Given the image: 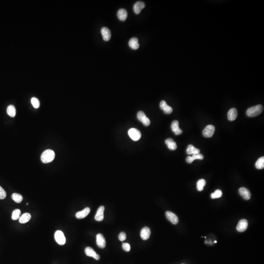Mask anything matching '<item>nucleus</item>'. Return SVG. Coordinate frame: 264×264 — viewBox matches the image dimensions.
Here are the masks:
<instances>
[{
  "instance_id": "f257e3e1",
  "label": "nucleus",
  "mask_w": 264,
  "mask_h": 264,
  "mask_svg": "<svg viewBox=\"0 0 264 264\" xmlns=\"http://www.w3.org/2000/svg\"><path fill=\"white\" fill-rule=\"evenodd\" d=\"M55 153L52 150L48 149L45 151L42 154L41 159L43 163H50L54 159Z\"/></svg>"
},
{
  "instance_id": "f03ea898",
  "label": "nucleus",
  "mask_w": 264,
  "mask_h": 264,
  "mask_svg": "<svg viewBox=\"0 0 264 264\" xmlns=\"http://www.w3.org/2000/svg\"><path fill=\"white\" fill-rule=\"evenodd\" d=\"M263 111V107L262 105L259 104L249 108L246 111V113L249 117H254L261 114Z\"/></svg>"
},
{
  "instance_id": "7ed1b4c3",
  "label": "nucleus",
  "mask_w": 264,
  "mask_h": 264,
  "mask_svg": "<svg viewBox=\"0 0 264 264\" xmlns=\"http://www.w3.org/2000/svg\"><path fill=\"white\" fill-rule=\"evenodd\" d=\"M56 242L60 245H64L66 243V238L62 231L57 230L54 234Z\"/></svg>"
},
{
  "instance_id": "20e7f679",
  "label": "nucleus",
  "mask_w": 264,
  "mask_h": 264,
  "mask_svg": "<svg viewBox=\"0 0 264 264\" xmlns=\"http://www.w3.org/2000/svg\"><path fill=\"white\" fill-rule=\"evenodd\" d=\"M128 135L132 140L134 141H137L141 138V133L136 128L130 129L128 131Z\"/></svg>"
},
{
  "instance_id": "39448f33",
  "label": "nucleus",
  "mask_w": 264,
  "mask_h": 264,
  "mask_svg": "<svg viewBox=\"0 0 264 264\" xmlns=\"http://www.w3.org/2000/svg\"><path fill=\"white\" fill-rule=\"evenodd\" d=\"M137 118L140 121L143 123L144 126H148L150 124V120L147 117L143 111H139L137 113Z\"/></svg>"
},
{
  "instance_id": "423d86ee",
  "label": "nucleus",
  "mask_w": 264,
  "mask_h": 264,
  "mask_svg": "<svg viewBox=\"0 0 264 264\" xmlns=\"http://www.w3.org/2000/svg\"><path fill=\"white\" fill-rule=\"evenodd\" d=\"M215 128L212 125H209L203 130V134L205 137H211L214 134Z\"/></svg>"
},
{
  "instance_id": "0eeeda50",
  "label": "nucleus",
  "mask_w": 264,
  "mask_h": 264,
  "mask_svg": "<svg viewBox=\"0 0 264 264\" xmlns=\"http://www.w3.org/2000/svg\"><path fill=\"white\" fill-rule=\"evenodd\" d=\"M165 215L168 220L173 224L176 225L178 223V217L174 213L169 211H167L165 213Z\"/></svg>"
},
{
  "instance_id": "6e6552de",
  "label": "nucleus",
  "mask_w": 264,
  "mask_h": 264,
  "mask_svg": "<svg viewBox=\"0 0 264 264\" xmlns=\"http://www.w3.org/2000/svg\"><path fill=\"white\" fill-rule=\"evenodd\" d=\"M248 222L246 219L241 220L237 225L236 229L239 232H242L246 230L248 228Z\"/></svg>"
},
{
  "instance_id": "1a4fd4ad",
  "label": "nucleus",
  "mask_w": 264,
  "mask_h": 264,
  "mask_svg": "<svg viewBox=\"0 0 264 264\" xmlns=\"http://www.w3.org/2000/svg\"><path fill=\"white\" fill-rule=\"evenodd\" d=\"M97 244L98 247L101 249H104L106 246V240L103 235L99 233L97 235Z\"/></svg>"
},
{
  "instance_id": "9d476101",
  "label": "nucleus",
  "mask_w": 264,
  "mask_h": 264,
  "mask_svg": "<svg viewBox=\"0 0 264 264\" xmlns=\"http://www.w3.org/2000/svg\"><path fill=\"white\" fill-rule=\"evenodd\" d=\"M85 252L86 255L89 257H93L96 260H98L100 259V256L96 253L94 249L91 247H87L85 249Z\"/></svg>"
},
{
  "instance_id": "9b49d317",
  "label": "nucleus",
  "mask_w": 264,
  "mask_h": 264,
  "mask_svg": "<svg viewBox=\"0 0 264 264\" xmlns=\"http://www.w3.org/2000/svg\"><path fill=\"white\" fill-rule=\"evenodd\" d=\"M145 4L144 2L138 1L136 2L133 6V10L136 14H140L141 10L145 7Z\"/></svg>"
},
{
  "instance_id": "f8f14e48",
  "label": "nucleus",
  "mask_w": 264,
  "mask_h": 264,
  "mask_svg": "<svg viewBox=\"0 0 264 264\" xmlns=\"http://www.w3.org/2000/svg\"><path fill=\"white\" fill-rule=\"evenodd\" d=\"M101 34L102 35L103 39L105 41H108L111 39V31L108 28L103 27L101 29Z\"/></svg>"
},
{
  "instance_id": "ddd939ff",
  "label": "nucleus",
  "mask_w": 264,
  "mask_h": 264,
  "mask_svg": "<svg viewBox=\"0 0 264 264\" xmlns=\"http://www.w3.org/2000/svg\"><path fill=\"white\" fill-rule=\"evenodd\" d=\"M239 192L241 196L246 200H249L251 198V193L247 188L241 187L239 190Z\"/></svg>"
},
{
  "instance_id": "4468645a",
  "label": "nucleus",
  "mask_w": 264,
  "mask_h": 264,
  "mask_svg": "<svg viewBox=\"0 0 264 264\" xmlns=\"http://www.w3.org/2000/svg\"><path fill=\"white\" fill-rule=\"evenodd\" d=\"M150 235H151V230L148 227H144L141 230L140 236L142 239L143 240H147L149 238Z\"/></svg>"
},
{
  "instance_id": "2eb2a0df",
  "label": "nucleus",
  "mask_w": 264,
  "mask_h": 264,
  "mask_svg": "<svg viewBox=\"0 0 264 264\" xmlns=\"http://www.w3.org/2000/svg\"><path fill=\"white\" fill-rule=\"evenodd\" d=\"M159 107H160V109L162 110L164 113L166 114H170L173 112L172 108L168 106L165 100H162L160 102Z\"/></svg>"
},
{
  "instance_id": "dca6fc26",
  "label": "nucleus",
  "mask_w": 264,
  "mask_h": 264,
  "mask_svg": "<svg viewBox=\"0 0 264 264\" xmlns=\"http://www.w3.org/2000/svg\"><path fill=\"white\" fill-rule=\"evenodd\" d=\"M105 210V208L104 206H100L98 208V210L97 211V214L95 216V219L96 221L98 222H101L103 221L104 219V212Z\"/></svg>"
},
{
  "instance_id": "f3484780",
  "label": "nucleus",
  "mask_w": 264,
  "mask_h": 264,
  "mask_svg": "<svg viewBox=\"0 0 264 264\" xmlns=\"http://www.w3.org/2000/svg\"><path fill=\"white\" fill-rule=\"evenodd\" d=\"M238 116V112L236 108H231L228 111L227 113V118L230 121H233L236 119Z\"/></svg>"
},
{
  "instance_id": "a211bd4d",
  "label": "nucleus",
  "mask_w": 264,
  "mask_h": 264,
  "mask_svg": "<svg viewBox=\"0 0 264 264\" xmlns=\"http://www.w3.org/2000/svg\"><path fill=\"white\" fill-rule=\"evenodd\" d=\"M117 15L119 19L122 21H124L127 18L128 13L126 10L121 8L118 10Z\"/></svg>"
},
{
  "instance_id": "6ab92c4d",
  "label": "nucleus",
  "mask_w": 264,
  "mask_h": 264,
  "mask_svg": "<svg viewBox=\"0 0 264 264\" xmlns=\"http://www.w3.org/2000/svg\"><path fill=\"white\" fill-rule=\"evenodd\" d=\"M90 208H86L82 210L81 211L78 212L76 213L75 216L76 218L79 219H81L84 218L86 216H88V215L90 213Z\"/></svg>"
},
{
  "instance_id": "aec40b11",
  "label": "nucleus",
  "mask_w": 264,
  "mask_h": 264,
  "mask_svg": "<svg viewBox=\"0 0 264 264\" xmlns=\"http://www.w3.org/2000/svg\"><path fill=\"white\" fill-rule=\"evenodd\" d=\"M129 46L133 50H137L140 47L138 39L136 37L132 38L129 42Z\"/></svg>"
},
{
  "instance_id": "412c9836",
  "label": "nucleus",
  "mask_w": 264,
  "mask_h": 264,
  "mask_svg": "<svg viewBox=\"0 0 264 264\" xmlns=\"http://www.w3.org/2000/svg\"><path fill=\"white\" fill-rule=\"evenodd\" d=\"M165 144L167 146L168 148L171 150H175L177 149V144L172 138H169L166 139L165 140Z\"/></svg>"
},
{
  "instance_id": "4be33fe9",
  "label": "nucleus",
  "mask_w": 264,
  "mask_h": 264,
  "mask_svg": "<svg viewBox=\"0 0 264 264\" xmlns=\"http://www.w3.org/2000/svg\"><path fill=\"white\" fill-rule=\"evenodd\" d=\"M200 150L198 149L197 148H195L193 145H189L187 147L186 149V153L188 154V155H194V154H197L200 153Z\"/></svg>"
},
{
  "instance_id": "5701e85b",
  "label": "nucleus",
  "mask_w": 264,
  "mask_h": 264,
  "mask_svg": "<svg viewBox=\"0 0 264 264\" xmlns=\"http://www.w3.org/2000/svg\"><path fill=\"white\" fill-rule=\"evenodd\" d=\"M31 215L29 213H24L20 217L19 222L21 224H25L31 220Z\"/></svg>"
},
{
  "instance_id": "b1692460",
  "label": "nucleus",
  "mask_w": 264,
  "mask_h": 264,
  "mask_svg": "<svg viewBox=\"0 0 264 264\" xmlns=\"http://www.w3.org/2000/svg\"><path fill=\"white\" fill-rule=\"evenodd\" d=\"M7 113L12 118L15 116L16 111L15 107L13 105H10L7 107Z\"/></svg>"
},
{
  "instance_id": "393cba45",
  "label": "nucleus",
  "mask_w": 264,
  "mask_h": 264,
  "mask_svg": "<svg viewBox=\"0 0 264 264\" xmlns=\"http://www.w3.org/2000/svg\"><path fill=\"white\" fill-rule=\"evenodd\" d=\"M205 184L206 181L204 179H200L197 183V189L199 191H203Z\"/></svg>"
},
{
  "instance_id": "a878e982",
  "label": "nucleus",
  "mask_w": 264,
  "mask_h": 264,
  "mask_svg": "<svg viewBox=\"0 0 264 264\" xmlns=\"http://www.w3.org/2000/svg\"><path fill=\"white\" fill-rule=\"evenodd\" d=\"M255 167L258 169H262L264 168V157L259 158L255 163Z\"/></svg>"
},
{
  "instance_id": "bb28decb",
  "label": "nucleus",
  "mask_w": 264,
  "mask_h": 264,
  "mask_svg": "<svg viewBox=\"0 0 264 264\" xmlns=\"http://www.w3.org/2000/svg\"><path fill=\"white\" fill-rule=\"evenodd\" d=\"M12 199L16 203H20L23 200V197L19 194L13 193L12 195Z\"/></svg>"
},
{
  "instance_id": "cd10ccee",
  "label": "nucleus",
  "mask_w": 264,
  "mask_h": 264,
  "mask_svg": "<svg viewBox=\"0 0 264 264\" xmlns=\"http://www.w3.org/2000/svg\"><path fill=\"white\" fill-rule=\"evenodd\" d=\"M21 211L19 209L14 210L12 214V219L13 220H17L19 219L20 216L21 215Z\"/></svg>"
},
{
  "instance_id": "c85d7f7f",
  "label": "nucleus",
  "mask_w": 264,
  "mask_h": 264,
  "mask_svg": "<svg viewBox=\"0 0 264 264\" xmlns=\"http://www.w3.org/2000/svg\"><path fill=\"white\" fill-rule=\"evenodd\" d=\"M222 195H223V193H222V191L221 190H216V191H215L214 193L211 194V197L212 199H217V198L221 197Z\"/></svg>"
},
{
  "instance_id": "c756f323",
  "label": "nucleus",
  "mask_w": 264,
  "mask_h": 264,
  "mask_svg": "<svg viewBox=\"0 0 264 264\" xmlns=\"http://www.w3.org/2000/svg\"><path fill=\"white\" fill-rule=\"evenodd\" d=\"M172 130L174 133H175L177 131L180 129L179 127V122L178 120H174L172 123L171 126Z\"/></svg>"
},
{
  "instance_id": "7c9ffc66",
  "label": "nucleus",
  "mask_w": 264,
  "mask_h": 264,
  "mask_svg": "<svg viewBox=\"0 0 264 264\" xmlns=\"http://www.w3.org/2000/svg\"><path fill=\"white\" fill-rule=\"evenodd\" d=\"M31 102L32 106L35 109H37L40 107V102H39V100L36 97H32L31 99Z\"/></svg>"
},
{
  "instance_id": "2f4dec72",
  "label": "nucleus",
  "mask_w": 264,
  "mask_h": 264,
  "mask_svg": "<svg viewBox=\"0 0 264 264\" xmlns=\"http://www.w3.org/2000/svg\"><path fill=\"white\" fill-rule=\"evenodd\" d=\"M191 158H192V161L193 162L194 160H196V159H201V160L203 159L204 156L201 154L199 153L192 155Z\"/></svg>"
},
{
  "instance_id": "473e14b6",
  "label": "nucleus",
  "mask_w": 264,
  "mask_h": 264,
  "mask_svg": "<svg viewBox=\"0 0 264 264\" xmlns=\"http://www.w3.org/2000/svg\"><path fill=\"white\" fill-rule=\"evenodd\" d=\"M7 196V193L4 189L0 186V199H4Z\"/></svg>"
},
{
  "instance_id": "72a5a7b5",
  "label": "nucleus",
  "mask_w": 264,
  "mask_h": 264,
  "mask_svg": "<svg viewBox=\"0 0 264 264\" xmlns=\"http://www.w3.org/2000/svg\"><path fill=\"white\" fill-rule=\"evenodd\" d=\"M122 248H123V250H124L125 251L127 252H129L131 249L130 244L126 243L122 244Z\"/></svg>"
},
{
  "instance_id": "f704fd0d",
  "label": "nucleus",
  "mask_w": 264,
  "mask_h": 264,
  "mask_svg": "<svg viewBox=\"0 0 264 264\" xmlns=\"http://www.w3.org/2000/svg\"><path fill=\"white\" fill-rule=\"evenodd\" d=\"M118 238H119V240L121 242H123L125 240L126 238V233L124 232H121L118 236Z\"/></svg>"
},
{
  "instance_id": "c9c22d12",
  "label": "nucleus",
  "mask_w": 264,
  "mask_h": 264,
  "mask_svg": "<svg viewBox=\"0 0 264 264\" xmlns=\"http://www.w3.org/2000/svg\"><path fill=\"white\" fill-rule=\"evenodd\" d=\"M186 160L187 162H188V163H191L193 162V161L192 160V158H191V156H187Z\"/></svg>"
},
{
  "instance_id": "e433bc0d",
  "label": "nucleus",
  "mask_w": 264,
  "mask_h": 264,
  "mask_svg": "<svg viewBox=\"0 0 264 264\" xmlns=\"http://www.w3.org/2000/svg\"><path fill=\"white\" fill-rule=\"evenodd\" d=\"M217 243V241H215L214 243Z\"/></svg>"
}]
</instances>
